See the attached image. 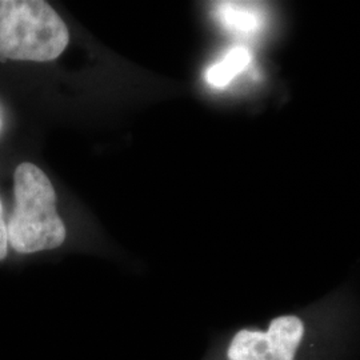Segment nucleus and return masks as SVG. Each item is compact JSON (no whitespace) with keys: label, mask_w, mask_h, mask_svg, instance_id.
Here are the masks:
<instances>
[{"label":"nucleus","mask_w":360,"mask_h":360,"mask_svg":"<svg viewBox=\"0 0 360 360\" xmlns=\"http://www.w3.org/2000/svg\"><path fill=\"white\" fill-rule=\"evenodd\" d=\"M15 207L7 223L8 247L18 254L50 251L65 243V223L56 212L49 176L32 163L19 165L13 176Z\"/></svg>","instance_id":"nucleus-1"},{"label":"nucleus","mask_w":360,"mask_h":360,"mask_svg":"<svg viewBox=\"0 0 360 360\" xmlns=\"http://www.w3.org/2000/svg\"><path fill=\"white\" fill-rule=\"evenodd\" d=\"M70 34L51 6L40 0H0V59L51 62Z\"/></svg>","instance_id":"nucleus-2"},{"label":"nucleus","mask_w":360,"mask_h":360,"mask_svg":"<svg viewBox=\"0 0 360 360\" xmlns=\"http://www.w3.org/2000/svg\"><path fill=\"white\" fill-rule=\"evenodd\" d=\"M304 331V323L295 315L272 319L267 331L243 328L233 335L227 360H295Z\"/></svg>","instance_id":"nucleus-3"},{"label":"nucleus","mask_w":360,"mask_h":360,"mask_svg":"<svg viewBox=\"0 0 360 360\" xmlns=\"http://www.w3.org/2000/svg\"><path fill=\"white\" fill-rule=\"evenodd\" d=\"M219 25L238 37H251L264 27V7L252 1H219L214 4Z\"/></svg>","instance_id":"nucleus-4"},{"label":"nucleus","mask_w":360,"mask_h":360,"mask_svg":"<svg viewBox=\"0 0 360 360\" xmlns=\"http://www.w3.org/2000/svg\"><path fill=\"white\" fill-rule=\"evenodd\" d=\"M252 62V53L242 46L233 47L223 59L211 65L206 72L207 83L215 89L229 86L238 75L245 71Z\"/></svg>","instance_id":"nucleus-5"},{"label":"nucleus","mask_w":360,"mask_h":360,"mask_svg":"<svg viewBox=\"0 0 360 360\" xmlns=\"http://www.w3.org/2000/svg\"><path fill=\"white\" fill-rule=\"evenodd\" d=\"M8 255V236H7V224L3 217V205L0 200V262Z\"/></svg>","instance_id":"nucleus-6"}]
</instances>
